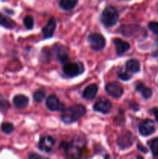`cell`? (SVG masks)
Masks as SVG:
<instances>
[{"instance_id": "d4e9b609", "label": "cell", "mask_w": 158, "mask_h": 159, "mask_svg": "<svg viewBox=\"0 0 158 159\" xmlns=\"http://www.w3.org/2000/svg\"><path fill=\"white\" fill-rule=\"evenodd\" d=\"M10 108L9 102L2 96H0V111H6Z\"/></svg>"}, {"instance_id": "f1b7e54d", "label": "cell", "mask_w": 158, "mask_h": 159, "mask_svg": "<svg viewBox=\"0 0 158 159\" xmlns=\"http://www.w3.org/2000/svg\"><path fill=\"white\" fill-rule=\"evenodd\" d=\"M155 43H156V47H155V49L152 52V55L153 57H158V40H156Z\"/></svg>"}, {"instance_id": "4fadbf2b", "label": "cell", "mask_w": 158, "mask_h": 159, "mask_svg": "<svg viewBox=\"0 0 158 159\" xmlns=\"http://www.w3.org/2000/svg\"><path fill=\"white\" fill-rule=\"evenodd\" d=\"M57 23L54 18H51L48 20L46 26L42 29V34H43L44 38H50L53 36L54 31H55Z\"/></svg>"}, {"instance_id": "f546056e", "label": "cell", "mask_w": 158, "mask_h": 159, "mask_svg": "<svg viewBox=\"0 0 158 159\" xmlns=\"http://www.w3.org/2000/svg\"><path fill=\"white\" fill-rule=\"evenodd\" d=\"M153 114H154L155 118H156V120L158 122V109H156V108L153 109Z\"/></svg>"}, {"instance_id": "3957f363", "label": "cell", "mask_w": 158, "mask_h": 159, "mask_svg": "<svg viewBox=\"0 0 158 159\" xmlns=\"http://www.w3.org/2000/svg\"><path fill=\"white\" fill-rule=\"evenodd\" d=\"M119 20V13L113 6H108L102 13V22L106 27L115 26Z\"/></svg>"}, {"instance_id": "cb8c5ba5", "label": "cell", "mask_w": 158, "mask_h": 159, "mask_svg": "<svg viewBox=\"0 0 158 159\" xmlns=\"http://www.w3.org/2000/svg\"><path fill=\"white\" fill-rule=\"evenodd\" d=\"M1 130H2L3 133L6 134H9L13 132L14 126L11 123L5 122L1 125Z\"/></svg>"}, {"instance_id": "ac0fdd59", "label": "cell", "mask_w": 158, "mask_h": 159, "mask_svg": "<svg viewBox=\"0 0 158 159\" xmlns=\"http://www.w3.org/2000/svg\"><path fill=\"white\" fill-rule=\"evenodd\" d=\"M125 69L130 73H136L140 69V64L136 59H131L125 64Z\"/></svg>"}, {"instance_id": "7a4b0ae2", "label": "cell", "mask_w": 158, "mask_h": 159, "mask_svg": "<svg viewBox=\"0 0 158 159\" xmlns=\"http://www.w3.org/2000/svg\"><path fill=\"white\" fill-rule=\"evenodd\" d=\"M85 113H86V109L85 108V107L76 104L64 110L61 115V120L64 124H72L78 120Z\"/></svg>"}, {"instance_id": "277c9868", "label": "cell", "mask_w": 158, "mask_h": 159, "mask_svg": "<svg viewBox=\"0 0 158 159\" xmlns=\"http://www.w3.org/2000/svg\"><path fill=\"white\" fill-rule=\"evenodd\" d=\"M63 71L68 77L74 78L84 71V66L81 62H67L63 67Z\"/></svg>"}, {"instance_id": "9a60e30c", "label": "cell", "mask_w": 158, "mask_h": 159, "mask_svg": "<svg viewBox=\"0 0 158 159\" xmlns=\"http://www.w3.org/2000/svg\"><path fill=\"white\" fill-rule=\"evenodd\" d=\"M114 44L116 47V51L117 54L122 55L124 53L128 51L130 48L129 43H127L125 40H122V39L116 38L114 40Z\"/></svg>"}, {"instance_id": "e0dca14e", "label": "cell", "mask_w": 158, "mask_h": 159, "mask_svg": "<svg viewBox=\"0 0 158 159\" xmlns=\"http://www.w3.org/2000/svg\"><path fill=\"white\" fill-rule=\"evenodd\" d=\"M28 103H29V99L24 95H16L13 98V104L17 109L22 110L26 108L28 106Z\"/></svg>"}, {"instance_id": "7c38bea8", "label": "cell", "mask_w": 158, "mask_h": 159, "mask_svg": "<svg viewBox=\"0 0 158 159\" xmlns=\"http://www.w3.org/2000/svg\"><path fill=\"white\" fill-rule=\"evenodd\" d=\"M54 145V140L50 136H44L40 138L39 147L41 151L44 152H50L52 151Z\"/></svg>"}, {"instance_id": "5bb4252c", "label": "cell", "mask_w": 158, "mask_h": 159, "mask_svg": "<svg viewBox=\"0 0 158 159\" xmlns=\"http://www.w3.org/2000/svg\"><path fill=\"white\" fill-rule=\"evenodd\" d=\"M139 26L137 25H122L119 27V32L125 37L134 36L139 30Z\"/></svg>"}, {"instance_id": "8992f818", "label": "cell", "mask_w": 158, "mask_h": 159, "mask_svg": "<svg viewBox=\"0 0 158 159\" xmlns=\"http://www.w3.org/2000/svg\"><path fill=\"white\" fill-rule=\"evenodd\" d=\"M46 106L51 111H64L65 110L64 104L60 102L55 95H50L46 99Z\"/></svg>"}, {"instance_id": "ffe728a7", "label": "cell", "mask_w": 158, "mask_h": 159, "mask_svg": "<svg viewBox=\"0 0 158 159\" xmlns=\"http://www.w3.org/2000/svg\"><path fill=\"white\" fill-rule=\"evenodd\" d=\"M0 25L7 29H13L15 26V23L12 19L0 13Z\"/></svg>"}, {"instance_id": "30bf717a", "label": "cell", "mask_w": 158, "mask_h": 159, "mask_svg": "<svg viewBox=\"0 0 158 159\" xmlns=\"http://www.w3.org/2000/svg\"><path fill=\"white\" fill-rule=\"evenodd\" d=\"M139 132L143 136H149L155 132V125L153 120L146 119L139 124Z\"/></svg>"}, {"instance_id": "7402d4cb", "label": "cell", "mask_w": 158, "mask_h": 159, "mask_svg": "<svg viewBox=\"0 0 158 159\" xmlns=\"http://www.w3.org/2000/svg\"><path fill=\"white\" fill-rule=\"evenodd\" d=\"M148 145L154 156H158V138H153L148 142Z\"/></svg>"}, {"instance_id": "8fae6325", "label": "cell", "mask_w": 158, "mask_h": 159, "mask_svg": "<svg viewBox=\"0 0 158 159\" xmlns=\"http://www.w3.org/2000/svg\"><path fill=\"white\" fill-rule=\"evenodd\" d=\"M56 55L60 63L65 64L69 60V51L68 48L61 44H57L54 47Z\"/></svg>"}, {"instance_id": "9c48e42d", "label": "cell", "mask_w": 158, "mask_h": 159, "mask_svg": "<svg viewBox=\"0 0 158 159\" xmlns=\"http://www.w3.org/2000/svg\"><path fill=\"white\" fill-rule=\"evenodd\" d=\"M105 91L113 98H119L123 94V88L118 82H109L105 85Z\"/></svg>"}, {"instance_id": "d6986e66", "label": "cell", "mask_w": 158, "mask_h": 159, "mask_svg": "<svg viewBox=\"0 0 158 159\" xmlns=\"http://www.w3.org/2000/svg\"><path fill=\"white\" fill-rule=\"evenodd\" d=\"M136 90L141 93V95H142V96L144 99H149L153 95V90L150 88H149V87L145 86L144 84L143 83H140L136 85Z\"/></svg>"}, {"instance_id": "52a82bcc", "label": "cell", "mask_w": 158, "mask_h": 159, "mask_svg": "<svg viewBox=\"0 0 158 159\" xmlns=\"http://www.w3.org/2000/svg\"><path fill=\"white\" fill-rule=\"evenodd\" d=\"M134 141V137L130 132L125 131L121 134V136L116 141L117 145L120 149H126L129 148Z\"/></svg>"}, {"instance_id": "ba28073f", "label": "cell", "mask_w": 158, "mask_h": 159, "mask_svg": "<svg viewBox=\"0 0 158 159\" xmlns=\"http://www.w3.org/2000/svg\"><path fill=\"white\" fill-rule=\"evenodd\" d=\"M94 110L99 113H103V114L108 113L112 110L111 102L105 97L100 98L94 103Z\"/></svg>"}, {"instance_id": "2e32d148", "label": "cell", "mask_w": 158, "mask_h": 159, "mask_svg": "<svg viewBox=\"0 0 158 159\" xmlns=\"http://www.w3.org/2000/svg\"><path fill=\"white\" fill-rule=\"evenodd\" d=\"M98 85L96 84H91L85 89L83 92V97L88 100H91L96 96L98 93Z\"/></svg>"}, {"instance_id": "5b68a950", "label": "cell", "mask_w": 158, "mask_h": 159, "mask_svg": "<svg viewBox=\"0 0 158 159\" xmlns=\"http://www.w3.org/2000/svg\"><path fill=\"white\" fill-rule=\"evenodd\" d=\"M88 43L92 50L99 51L103 49L105 46V40L101 34H91L88 37Z\"/></svg>"}, {"instance_id": "4dcf8cb0", "label": "cell", "mask_w": 158, "mask_h": 159, "mask_svg": "<svg viewBox=\"0 0 158 159\" xmlns=\"http://www.w3.org/2000/svg\"><path fill=\"white\" fill-rule=\"evenodd\" d=\"M138 149H139V150L140 151V152H144V153H146V152H147V149H146V148H143V146L140 145V144H138Z\"/></svg>"}, {"instance_id": "6da1fadb", "label": "cell", "mask_w": 158, "mask_h": 159, "mask_svg": "<svg viewBox=\"0 0 158 159\" xmlns=\"http://www.w3.org/2000/svg\"><path fill=\"white\" fill-rule=\"evenodd\" d=\"M86 146V139L81 135H77L70 143H65L64 146L66 155L69 158H77Z\"/></svg>"}, {"instance_id": "484cf974", "label": "cell", "mask_w": 158, "mask_h": 159, "mask_svg": "<svg viewBox=\"0 0 158 159\" xmlns=\"http://www.w3.org/2000/svg\"><path fill=\"white\" fill-rule=\"evenodd\" d=\"M117 75L118 77L123 81H128L132 78V75L129 74V71H128L127 70L126 71H124L122 69L119 70Z\"/></svg>"}, {"instance_id": "44dd1931", "label": "cell", "mask_w": 158, "mask_h": 159, "mask_svg": "<svg viewBox=\"0 0 158 159\" xmlns=\"http://www.w3.org/2000/svg\"><path fill=\"white\" fill-rule=\"evenodd\" d=\"M77 3V0H60V6L64 10L69 11L74 9Z\"/></svg>"}, {"instance_id": "1f68e13d", "label": "cell", "mask_w": 158, "mask_h": 159, "mask_svg": "<svg viewBox=\"0 0 158 159\" xmlns=\"http://www.w3.org/2000/svg\"><path fill=\"white\" fill-rule=\"evenodd\" d=\"M29 158H41V156H40V155H35V154H32V155H29Z\"/></svg>"}, {"instance_id": "603a6c76", "label": "cell", "mask_w": 158, "mask_h": 159, "mask_svg": "<svg viewBox=\"0 0 158 159\" xmlns=\"http://www.w3.org/2000/svg\"><path fill=\"white\" fill-rule=\"evenodd\" d=\"M45 96H46V93H45L44 90L40 89L34 93L33 99L37 102H41L44 99Z\"/></svg>"}, {"instance_id": "83f0119b", "label": "cell", "mask_w": 158, "mask_h": 159, "mask_svg": "<svg viewBox=\"0 0 158 159\" xmlns=\"http://www.w3.org/2000/svg\"><path fill=\"white\" fill-rule=\"evenodd\" d=\"M148 27L151 32L158 35V22H150L148 24Z\"/></svg>"}, {"instance_id": "4316f807", "label": "cell", "mask_w": 158, "mask_h": 159, "mask_svg": "<svg viewBox=\"0 0 158 159\" xmlns=\"http://www.w3.org/2000/svg\"><path fill=\"white\" fill-rule=\"evenodd\" d=\"M23 22H24V25L27 29L30 30L33 27L34 25V20L31 16H26V17L23 20Z\"/></svg>"}]
</instances>
